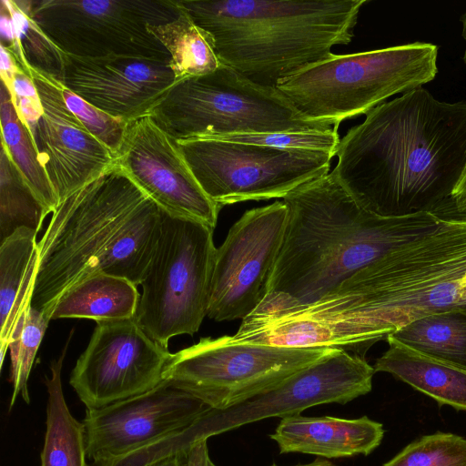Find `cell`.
<instances>
[{
  "label": "cell",
  "mask_w": 466,
  "mask_h": 466,
  "mask_svg": "<svg viewBox=\"0 0 466 466\" xmlns=\"http://www.w3.org/2000/svg\"><path fill=\"white\" fill-rule=\"evenodd\" d=\"M336 156L331 173L365 209L384 217L444 210L466 167V102L408 91L368 112Z\"/></svg>",
  "instance_id": "cell-1"
},
{
  "label": "cell",
  "mask_w": 466,
  "mask_h": 466,
  "mask_svg": "<svg viewBox=\"0 0 466 466\" xmlns=\"http://www.w3.org/2000/svg\"><path fill=\"white\" fill-rule=\"evenodd\" d=\"M286 232L264 297L248 317L314 302L360 268L440 223L446 211L384 217L360 205L330 172L283 198Z\"/></svg>",
  "instance_id": "cell-2"
},
{
  "label": "cell",
  "mask_w": 466,
  "mask_h": 466,
  "mask_svg": "<svg viewBox=\"0 0 466 466\" xmlns=\"http://www.w3.org/2000/svg\"><path fill=\"white\" fill-rule=\"evenodd\" d=\"M161 221L162 208L114 165L52 212L38 241L32 307L51 320L60 298L95 274L140 285Z\"/></svg>",
  "instance_id": "cell-3"
},
{
  "label": "cell",
  "mask_w": 466,
  "mask_h": 466,
  "mask_svg": "<svg viewBox=\"0 0 466 466\" xmlns=\"http://www.w3.org/2000/svg\"><path fill=\"white\" fill-rule=\"evenodd\" d=\"M466 298V213L440 223L340 282L331 308L361 353L410 322L451 310Z\"/></svg>",
  "instance_id": "cell-4"
},
{
  "label": "cell",
  "mask_w": 466,
  "mask_h": 466,
  "mask_svg": "<svg viewBox=\"0 0 466 466\" xmlns=\"http://www.w3.org/2000/svg\"><path fill=\"white\" fill-rule=\"evenodd\" d=\"M212 37L216 54L249 80L276 87L354 36L367 0H177Z\"/></svg>",
  "instance_id": "cell-5"
},
{
  "label": "cell",
  "mask_w": 466,
  "mask_h": 466,
  "mask_svg": "<svg viewBox=\"0 0 466 466\" xmlns=\"http://www.w3.org/2000/svg\"><path fill=\"white\" fill-rule=\"evenodd\" d=\"M438 46L424 42L349 55L307 66L277 84L306 118L331 122L367 114L393 95L434 79Z\"/></svg>",
  "instance_id": "cell-6"
},
{
  "label": "cell",
  "mask_w": 466,
  "mask_h": 466,
  "mask_svg": "<svg viewBox=\"0 0 466 466\" xmlns=\"http://www.w3.org/2000/svg\"><path fill=\"white\" fill-rule=\"evenodd\" d=\"M148 115L177 141L339 127L306 118L277 87L257 84L222 64L177 82Z\"/></svg>",
  "instance_id": "cell-7"
},
{
  "label": "cell",
  "mask_w": 466,
  "mask_h": 466,
  "mask_svg": "<svg viewBox=\"0 0 466 466\" xmlns=\"http://www.w3.org/2000/svg\"><path fill=\"white\" fill-rule=\"evenodd\" d=\"M213 230L162 208L158 239L140 284L134 319L165 348L175 336L198 332L208 316L217 249Z\"/></svg>",
  "instance_id": "cell-8"
},
{
  "label": "cell",
  "mask_w": 466,
  "mask_h": 466,
  "mask_svg": "<svg viewBox=\"0 0 466 466\" xmlns=\"http://www.w3.org/2000/svg\"><path fill=\"white\" fill-rule=\"evenodd\" d=\"M329 347L229 343L203 338L172 355L164 380L225 410L267 392L334 351Z\"/></svg>",
  "instance_id": "cell-9"
},
{
  "label": "cell",
  "mask_w": 466,
  "mask_h": 466,
  "mask_svg": "<svg viewBox=\"0 0 466 466\" xmlns=\"http://www.w3.org/2000/svg\"><path fill=\"white\" fill-rule=\"evenodd\" d=\"M207 196L226 205L283 198L329 173L334 154L294 150L212 137L177 141Z\"/></svg>",
  "instance_id": "cell-10"
},
{
  "label": "cell",
  "mask_w": 466,
  "mask_h": 466,
  "mask_svg": "<svg viewBox=\"0 0 466 466\" xmlns=\"http://www.w3.org/2000/svg\"><path fill=\"white\" fill-rule=\"evenodd\" d=\"M177 0H31V15L64 53L81 57L126 56L170 60L147 25L172 22Z\"/></svg>",
  "instance_id": "cell-11"
},
{
  "label": "cell",
  "mask_w": 466,
  "mask_h": 466,
  "mask_svg": "<svg viewBox=\"0 0 466 466\" xmlns=\"http://www.w3.org/2000/svg\"><path fill=\"white\" fill-rule=\"evenodd\" d=\"M289 210L283 201L247 210L216 249L208 316L244 319L260 304L283 243Z\"/></svg>",
  "instance_id": "cell-12"
},
{
  "label": "cell",
  "mask_w": 466,
  "mask_h": 466,
  "mask_svg": "<svg viewBox=\"0 0 466 466\" xmlns=\"http://www.w3.org/2000/svg\"><path fill=\"white\" fill-rule=\"evenodd\" d=\"M172 355L134 318L96 321L69 383L86 410L103 408L160 384Z\"/></svg>",
  "instance_id": "cell-13"
},
{
  "label": "cell",
  "mask_w": 466,
  "mask_h": 466,
  "mask_svg": "<svg viewBox=\"0 0 466 466\" xmlns=\"http://www.w3.org/2000/svg\"><path fill=\"white\" fill-rule=\"evenodd\" d=\"M374 368L364 357L336 349L272 390L193 423L198 441L264 419H281L326 403H348L371 390Z\"/></svg>",
  "instance_id": "cell-14"
},
{
  "label": "cell",
  "mask_w": 466,
  "mask_h": 466,
  "mask_svg": "<svg viewBox=\"0 0 466 466\" xmlns=\"http://www.w3.org/2000/svg\"><path fill=\"white\" fill-rule=\"evenodd\" d=\"M210 410L168 380L145 393L86 410L87 459L102 463L126 455L190 426Z\"/></svg>",
  "instance_id": "cell-15"
},
{
  "label": "cell",
  "mask_w": 466,
  "mask_h": 466,
  "mask_svg": "<svg viewBox=\"0 0 466 466\" xmlns=\"http://www.w3.org/2000/svg\"><path fill=\"white\" fill-rule=\"evenodd\" d=\"M115 165L164 210L216 228L221 208L198 184L177 140L148 114L127 124Z\"/></svg>",
  "instance_id": "cell-16"
},
{
  "label": "cell",
  "mask_w": 466,
  "mask_h": 466,
  "mask_svg": "<svg viewBox=\"0 0 466 466\" xmlns=\"http://www.w3.org/2000/svg\"><path fill=\"white\" fill-rule=\"evenodd\" d=\"M42 105L31 131L59 203L115 165V155L67 107L59 81L30 67Z\"/></svg>",
  "instance_id": "cell-17"
},
{
  "label": "cell",
  "mask_w": 466,
  "mask_h": 466,
  "mask_svg": "<svg viewBox=\"0 0 466 466\" xmlns=\"http://www.w3.org/2000/svg\"><path fill=\"white\" fill-rule=\"evenodd\" d=\"M169 61L65 53L59 83L98 109L129 123L147 115L177 83Z\"/></svg>",
  "instance_id": "cell-18"
},
{
  "label": "cell",
  "mask_w": 466,
  "mask_h": 466,
  "mask_svg": "<svg viewBox=\"0 0 466 466\" xmlns=\"http://www.w3.org/2000/svg\"><path fill=\"white\" fill-rule=\"evenodd\" d=\"M381 423L366 416L348 420L330 416L281 419L270 439L280 453L299 452L324 458L368 455L381 442Z\"/></svg>",
  "instance_id": "cell-19"
},
{
  "label": "cell",
  "mask_w": 466,
  "mask_h": 466,
  "mask_svg": "<svg viewBox=\"0 0 466 466\" xmlns=\"http://www.w3.org/2000/svg\"><path fill=\"white\" fill-rule=\"evenodd\" d=\"M389 349L373 366L375 372H387L440 405L466 410V368L420 351L392 335Z\"/></svg>",
  "instance_id": "cell-20"
},
{
  "label": "cell",
  "mask_w": 466,
  "mask_h": 466,
  "mask_svg": "<svg viewBox=\"0 0 466 466\" xmlns=\"http://www.w3.org/2000/svg\"><path fill=\"white\" fill-rule=\"evenodd\" d=\"M37 232L20 228L0 244V361L27 309L39 263Z\"/></svg>",
  "instance_id": "cell-21"
},
{
  "label": "cell",
  "mask_w": 466,
  "mask_h": 466,
  "mask_svg": "<svg viewBox=\"0 0 466 466\" xmlns=\"http://www.w3.org/2000/svg\"><path fill=\"white\" fill-rule=\"evenodd\" d=\"M139 297L137 286L130 280L110 274H95L69 289L56 304L50 319H132Z\"/></svg>",
  "instance_id": "cell-22"
},
{
  "label": "cell",
  "mask_w": 466,
  "mask_h": 466,
  "mask_svg": "<svg viewBox=\"0 0 466 466\" xmlns=\"http://www.w3.org/2000/svg\"><path fill=\"white\" fill-rule=\"evenodd\" d=\"M72 331L60 357L51 364V376L45 379L48 398L41 466H88L85 426L71 414L61 382L62 365Z\"/></svg>",
  "instance_id": "cell-23"
},
{
  "label": "cell",
  "mask_w": 466,
  "mask_h": 466,
  "mask_svg": "<svg viewBox=\"0 0 466 466\" xmlns=\"http://www.w3.org/2000/svg\"><path fill=\"white\" fill-rule=\"evenodd\" d=\"M1 146L27 185L49 213L59 201L41 162L32 133L18 115L12 96L1 81L0 91Z\"/></svg>",
  "instance_id": "cell-24"
},
{
  "label": "cell",
  "mask_w": 466,
  "mask_h": 466,
  "mask_svg": "<svg viewBox=\"0 0 466 466\" xmlns=\"http://www.w3.org/2000/svg\"><path fill=\"white\" fill-rule=\"evenodd\" d=\"M147 30L169 53L168 65L177 82L211 73L221 65L211 35L182 7L172 22L147 25Z\"/></svg>",
  "instance_id": "cell-25"
},
{
  "label": "cell",
  "mask_w": 466,
  "mask_h": 466,
  "mask_svg": "<svg viewBox=\"0 0 466 466\" xmlns=\"http://www.w3.org/2000/svg\"><path fill=\"white\" fill-rule=\"evenodd\" d=\"M391 335L420 351L466 368V313L448 310L425 316Z\"/></svg>",
  "instance_id": "cell-26"
},
{
  "label": "cell",
  "mask_w": 466,
  "mask_h": 466,
  "mask_svg": "<svg viewBox=\"0 0 466 466\" xmlns=\"http://www.w3.org/2000/svg\"><path fill=\"white\" fill-rule=\"evenodd\" d=\"M48 214L1 146L0 243L20 228L38 233Z\"/></svg>",
  "instance_id": "cell-27"
},
{
  "label": "cell",
  "mask_w": 466,
  "mask_h": 466,
  "mask_svg": "<svg viewBox=\"0 0 466 466\" xmlns=\"http://www.w3.org/2000/svg\"><path fill=\"white\" fill-rule=\"evenodd\" d=\"M28 66L59 79L65 53L38 26L31 15V0H4Z\"/></svg>",
  "instance_id": "cell-28"
},
{
  "label": "cell",
  "mask_w": 466,
  "mask_h": 466,
  "mask_svg": "<svg viewBox=\"0 0 466 466\" xmlns=\"http://www.w3.org/2000/svg\"><path fill=\"white\" fill-rule=\"evenodd\" d=\"M49 321L41 311L31 306L11 337L8 345L11 360L9 380L13 386L10 410L18 395L25 403H30L28 379Z\"/></svg>",
  "instance_id": "cell-29"
},
{
  "label": "cell",
  "mask_w": 466,
  "mask_h": 466,
  "mask_svg": "<svg viewBox=\"0 0 466 466\" xmlns=\"http://www.w3.org/2000/svg\"><path fill=\"white\" fill-rule=\"evenodd\" d=\"M383 466H466V439L444 432L426 435Z\"/></svg>",
  "instance_id": "cell-30"
},
{
  "label": "cell",
  "mask_w": 466,
  "mask_h": 466,
  "mask_svg": "<svg viewBox=\"0 0 466 466\" xmlns=\"http://www.w3.org/2000/svg\"><path fill=\"white\" fill-rule=\"evenodd\" d=\"M230 142L256 144L294 150L336 152L340 141L338 127L302 132L241 134L212 137Z\"/></svg>",
  "instance_id": "cell-31"
},
{
  "label": "cell",
  "mask_w": 466,
  "mask_h": 466,
  "mask_svg": "<svg viewBox=\"0 0 466 466\" xmlns=\"http://www.w3.org/2000/svg\"><path fill=\"white\" fill-rule=\"evenodd\" d=\"M61 89L70 111L97 140L115 155L123 142L128 123L98 109L62 85Z\"/></svg>",
  "instance_id": "cell-32"
},
{
  "label": "cell",
  "mask_w": 466,
  "mask_h": 466,
  "mask_svg": "<svg viewBox=\"0 0 466 466\" xmlns=\"http://www.w3.org/2000/svg\"><path fill=\"white\" fill-rule=\"evenodd\" d=\"M207 441H201L187 450V466H217L210 459Z\"/></svg>",
  "instance_id": "cell-33"
},
{
  "label": "cell",
  "mask_w": 466,
  "mask_h": 466,
  "mask_svg": "<svg viewBox=\"0 0 466 466\" xmlns=\"http://www.w3.org/2000/svg\"><path fill=\"white\" fill-rule=\"evenodd\" d=\"M452 208L457 213H466V167L451 196Z\"/></svg>",
  "instance_id": "cell-34"
},
{
  "label": "cell",
  "mask_w": 466,
  "mask_h": 466,
  "mask_svg": "<svg viewBox=\"0 0 466 466\" xmlns=\"http://www.w3.org/2000/svg\"><path fill=\"white\" fill-rule=\"evenodd\" d=\"M187 451L162 459L149 466H187Z\"/></svg>",
  "instance_id": "cell-35"
},
{
  "label": "cell",
  "mask_w": 466,
  "mask_h": 466,
  "mask_svg": "<svg viewBox=\"0 0 466 466\" xmlns=\"http://www.w3.org/2000/svg\"><path fill=\"white\" fill-rule=\"evenodd\" d=\"M270 466H278V465L272 464ZM295 466H337V465L332 463L329 461H327V460H316V461H312L311 463L299 464V465H295Z\"/></svg>",
  "instance_id": "cell-36"
},
{
  "label": "cell",
  "mask_w": 466,
  "mask_h": 466,
  "mask_svg": "<svg viewBox=\"0 0 466 466\" xmlns=\"http://www.w3.org/2000/svg\"><path fill=\"white\" fill-rule=\"evenodd\" d=\"M461 22H462V36L466 43V13L462 15ZM463 60L466 64V47H465V51H464V55H463Z\"/></svg>",
  "instance_id": "cell-37"
},
{
  "label": "cell",
  "mask_w": 466,
  "mask_h": 466,
  "mask_svg": "<svg viewBox=\"0 0 466 466\" xmlns=\"http://www.w3.org/2000/svg\"><path fill=\"white\" fill-rule=\"evenodd\" d=\"M451 310H458L466 313V298L461 300Z\"/></svg>",
  "instance_id": "cell-38"
}]
</instances>
